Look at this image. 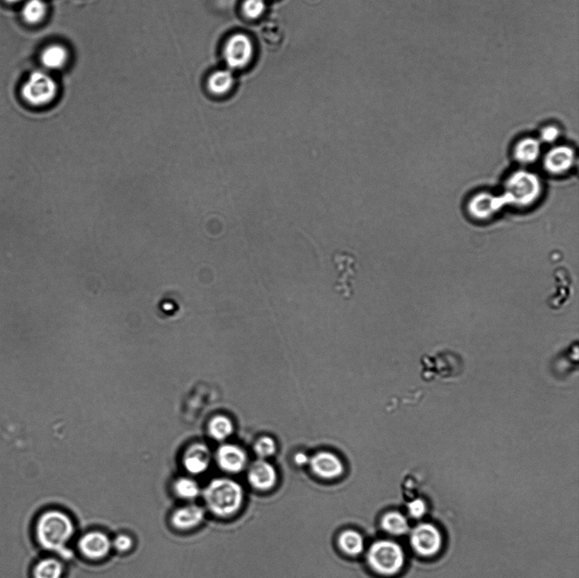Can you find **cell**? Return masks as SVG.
Masks as SVG:
<instances>
[{"label": "cell", "mask_w": 579, "mask_h": 578, "mask_svg": "<svg viewBox=\"0 0 579 578\" xmlns=\"http://www.w3.org/2000/svg\"><path fill=\"white\" fill-rule=\"evenodd\" d=\"M36 533L44 549L55 552L64 559H71L72 552L67 548L75 533V526L66 513L47 511L38 521Z\"/></svg>", "instance_id": "cell-1"}, {"label": "cell", "mask_w": 579, "mask_h": 578, "mask_svg": "<svg viewBox=\"0 0 579 578\" xmlns=\"http://www.w3.org/2000/svg\"><path fill=\"white\" fill-rule=\"evenodd\" d=\"M205 507L219 518L234 516L241 509L244 492L241 485L233 479L214 478L202 490Z\"/></svg>", "instance_id": "cell-2"}, {"label": "cell", "mask_w": 579, "mask_h": 578, "mask_svg": "<svg viewBox=\"0 0 579 578\" xmlns=\"http://www.w3.org/2000/svg\"><path fill=\"white\" fill-rule=\"evenodd\" d=\"M505 188L503 196L505 204L520 208L529 207L537 202L543 191L541 180L538 175L524 170L510 175Z\"/></svg>", "instance_id": "cell-3"}, {"label": "cell", "mask_w": 579, "mask_h": 578, "mask_svg": "<svg viewBox=\"0 0 579 578\" xmlns=\"http://www.w3.org/2000/svg\"><path fill=\"white\" fill-rule=\"evenodd\" d=\"M367 562L373 572L381 576L397 574L405 564V553L399 543L392 541H376L369 548Z\"/></svg>", "instance_id": "cell-4"}, {"label": "cell", "mask_w": 579, "mask_h": 578, "mask_svg": "<svg viewBox=\"0 0 579 578\" xmlns=\"http://www.w3.org/2000/svg\"><path fill=\"white\" fill-rule=\"evenodd\" d=\"M57 91L55 81L40 71L33 72L21 90L24 100L33 106L49 104L57 96Z\"/></svg>", "instance_id": "cell-5"}, {"label": "cell", "mask_w": 579, "mask_h": 578, "mask_svg": "<svg viewBox=\"0 0 579 578\" xmlns=\"http://www.w3.org/2000/svg\"><path fill=\"white\" fill-rule=\"evenodd\" d=\"M410 541L415 553L425 557L439 553L443 545L440 530L430 524H422L415 528L411 532Z\"/></svg>", "instance_id": "cell-6"}, {"label": "cell", "mask_w": 579, "mask_h": 578, "mask_svg": "<svg viewBox=\"0 0 579 578\" xmlns=\"http://www.w3.org/2000/svg\"><path fill=\"white\" fill-rule=\"evenodd\" d=\"M254 54V47L252 42L244 34H235L227 41L224 57L227 66L231 69H243L251 62Z\"/></svg>", "instance_id": "cell-7"}, {"label": "cell", "mask_w": 579, "mask_h": 578, "mask_svg": "<svg viewBox=\"0 0 579 578\" xmlns=\"http://www.w3.org/2000/svg\"><path fill=\"white\" fill-rule=\"evenodd\" d=\"M77 547L84 557L98 560L105 558L110 554L113 545L105 533L100 531H92L80 538Z\"/></svg>", "instance_id": "cell-8"}, {"label": "cell", "mask_w": 579, "mask_h": 578, "mask_svg": "<svg viewBox=\"0 0 579 578\" xmlns=\"http://www.w3.org/2000/svg\"><path fill=\"white\" fill-rule=\"evenodd\" d=\"M503 196H495L490 192H479L469 201L467 209L470 215L478 220H486L495 216L505 207Z\"/></svg>", "instance_id": "cell-9"}, {"label": "cell", "mask_w": 579, "mask_h": 578, "mask_svg": "<svg viewBox=\"0 0 579 578\" xmlns=\"http://www.w3.org/2000/svg\"><path fill=\"white\" fill-rule=\"evenodd\" d=\"M309 465L311 466V472L316 477L326 479V480L340 478L345 470L344 465L340 458L327 451L316 453L309 461Z\"/></svg>", "instance_id": "cell-10"}, {"label": "cell", "mask_w": 579, "mask_h": 578, "mask_svg": "<svg viewBox=\"0 0 579 578\" xmlns=\"http://www.w3.org/2000/svg\"><path fill=\"white\" fill-rule=\"evenodd\" d=\"M247 478L252 487L259 491H268L276 485L277 473L272 464L265 460L253 462L248 470Z\"/></svg>", "instance_id": "cell-11"}, {"label": "cell", "mask_w": 579, "mask_h": 578, "mask_svg": "<svg viewBox=\"0 0 579 578\" xmlns=\"http://www.w3.org/2000/svg\"><path fill=\"white\" fill-rule=\"evenodd\" d=\"M205 518V511L202 507L195 503L175 509L171 516V524L175 529L187 532L198 528Z\"/></svg>", "instance_id": "cell-12"}, {"label": "cell", "mask_w": 579, "mask_h": 578, "mask_svg": "<svg viewBox=\"0 0 579 578\" xmlns=\"http://www.w3.org/2000/svg\"><path fill=\"white\" fill-rule=\"evenodd\" d=\"M216 460L219 468L229 474L241 473L247 465L246 452L234 444L222 445L217 449Z\"/></svg>", "instance_id": "cell-13"}, {"label": "cell", "mask_w": 579, "mask_h": 578, "mask_svg": "<svg viewBox=\"0 0 579 578\" xmlns=\"http://www.w3.org/2000/svg\"><path fill=\"white\" fill-rule=\"evenodd\" d=\"M575 158L572 148L561 145L551 149L546 154L544 159V168L551 175H563L572 169Z\"/></svg>", "instance_id": "cell-14"}, {"label": "cell", "mask_w": 579, "mask_h": 578, "mask_svg": "<svg viewBox=\"0 0 579 578\" xmlns=\"http://www.w3.org/2000/svg\"><path fill=\"white\" fill-rule=\"evenodd\" d=\"M211 465V453L203 444H195L186 453L183 459V466L191 476L203 474Z\"/></svg>", "instance_id": "cell-15"}, {"label": "cell", "mask_w": 579, "mask_h": 578, "mask_svg": "<svg viewBox=\"0 0 579 578\" xmlns=\"http://www.w3.org/2000/svg\"><path fill=\"white\" fill-rule=\"evenodd\" d=\"M541 146L540 141L534 138L522 139L516 144L514 148V158L519 163L522 165H531L537 161Z\"/></svg>", "instance_id": "cell-16"}, {"label": "cell", "mask_w": 579, "mask_h": 578, "mask_svg": "<svg viewBox=\"0 0 579 578\" xmlns=\"http://www.w3.org/2000/svg\"><path fill=\"white\" fill-rule=\"evenodd\" d=\"M338 545L342 552L350 556L361 555L365 548L362 535L355 530L342 532L338 538Z\"/></svg>", "instance_id": "cell-17"}, {"label": "cell", "mask_w": 579, "mask_h": 578, "mask_svg": "<svg viewBox=\"0 0 579 578\" xmlns=\"http://www.w3.org/2000/svg\"><path fill=\"white\" fill-rule=\"evenodd\" d=\"M173 491L178 499L192 503L202 495L199 482L191 477L180 478L174 482Z\"/></svg>", "instance_id": "cell-18"}, {"label": "cell", "mask_w": 579, "mask_h": 578, "mask_svg": "<svg viewBox=\"0 0 579 578\" xmlns=\"http://www.w3.org/2000/svg\"><path fill=\"white\" fill-rule=\"evenodd\" d=\"M381 526L384 532L394 535V536H401L408 532V521L404 515L398 511H389L384 514L382 517Z\"/></svg>", "instance_id": "cell-19"}, {"label": "cell", "mask_w": 579, "mask_h": 578, "mask_svg": "<svg viewBox=\"0 0 579 578\" xmlns=\"http://www.w3.org/2000/svg\"><path fill=\"white\" fill-rule=\"evenodd\" d=\"M234 79L229 70H221L210 76L208 87L211 92L215 94H224L233 88Z\"/></svg>", "instance_id": "cell-20"}, {"label": "cell", "mask_w": 579, "mask_h": 578, "mask_svg": "<svg viewBox=\"0 0 579 578\" xmlns=\"http://www.w3.org/2000/svg\"><path fill=\"white\" fill-rule=\"evenodd\" d=\"M68 58L67 51L63 46L51 45L42 54V63L50 69H57L65 65Z\"/></svg>", "instance_id": "cell-21"}, {"label": "cell", "mask_w": 579, "mask_h": 578, "mask_svg": "<svg viewBox=\"0 0 579 578\" xmlns=\"http://www.w3.org/2000/svg\"><path fill=\"white\" fill-rule=\"evenodd\" d=\"M62 564L54 558L40 560L33 570L34 578H62Z\"/></svg>", "instance_id": "cell-22"}, {"label": "cell", "mask_w": 579, "mask_h": 578, "mask_svg": "<svg viewBox=\"0 0 579 578\" xmlns=\"http://www.w3.org/2000/svg\"><path fill=\"white\" fill-rule=\"evenodd\" d=\"M233 431V424H231L229 418L223 417V415L214 417L210 422V435L217 441H222L229 438Z\"/></svg>", "instance_id": "cell-23"}, {"label": "cell", "mask_w": 579, "mask_h": 578, "mask_svg": "<svg viewBox=\"0 0 579 578\" xmlns=\"http://www.w3.org/2000/svg\"><path fill=\"white\" fill-rule=\"evenodd\" d=\"M46 4L42 0H30L23 8V17L30 24L40 23L46 15Z\"/></svg>", "instance_id": "cell-24"}, {"label": "cell", "mask_w": 579, "mask_h": 578, "mask_svg": "<svg viewBox=\"0 0 579 578\" xmlns=\"http://www.w3.org/2000/svg\"><path fill=\"white\" fill-rule=\"evenodd\" d=\"M276 444L270 437H263L255 444V452L259 459L265 460L276 452Z\"/></svg>", "instance_id": "cell-25"}, {"label": "cell", "mask_w": 579, "mask_h": 578, "mask_svg": "<svg viewBox=\"0 0 579 578\" xmlns=\"http://www.w3.org/2000/svg\"><path fill=\"white\" fill-rule=\"evenodd\" d=\"M243 11L248 18H259L265 11V0H246L243 3Z\"/></svg>", "instance_id": "cell-26"}, {"label": "cell", "mask_w": 579, "mask_h": 578, "mask_svg": "<svg viewBox=\"0 0 579 578\" xmlns=\"http://www.w3.org/2000/svg\"><path fill=\"white\" fill-rule=\"evenodd\" d=\"M111 545H113L115 550L121 552V553H125V552L132 550V546H134V541L127 534H119L114 538L113 541H111Z\"/></svg>", "instance_id": "cell-27"}, {"label": "cell", "mask_w": 579, "mask_h": 578, "mask_svg": "<svg viewBox=\"0 0 579 578\" xmlns=\"http://www.w3.org/2000/svg\"><path fill=\"white\" fill-rule=\"evenodd\" d=\"M540 140L546 144L555 143L560 137V129L556 126H546L540 132Z\"/></svg>", "instance_id": "cell-28"}, {"label": "cell", "mask_w": 579, "mask_h": 578, "mask_svg": "<svg viewBox=\"0 0 579 578\" xmlns=\"http://www.w3.org/2000/svg\"><path fill=\"white\" fill-rule=\"evenodd\" d=\"M408 511L411 517L419 519L425 515L427 505L421 499H414L408 504Z\"/></svg>", "instance_id": "cell-29"}, {"label": "cell", "mask_w": 579, "mask_h": 578, "mask_svg": "<svg viewBox=\"0 0 579 578\" xmlns=\"http://www.w3.org/2000/svg\"><path fill=\"white\" fill-rule=\"evenodd\" d=\"M295 463L299 466H304L309 464V458L303 453H299L294 457Z\"/></svg>", "instance_id": "cell-30"}, {"label": "cell", "mask_w": 579, "mask_h": 578, "mask_svg": "<svg viewBox=\"0 0 579 578\" xmlns=\"http://www.w3.org/2000/svg\"><path fill=\"white\" fill-rule=\"evenodd\" d=\"M6 1L8 3H16L20 1V0H6Z\"/></svg>", "instance_id": "cell-31"}]
</instances>
